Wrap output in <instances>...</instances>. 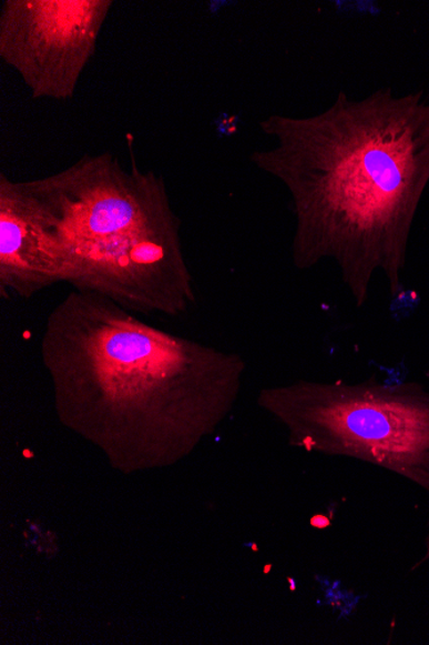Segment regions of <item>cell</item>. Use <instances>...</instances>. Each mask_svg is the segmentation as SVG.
I'll return each instance as SVG.
<instances>
[{
  "label": "cell",
  "mask_w": 429,
  "mask_h": 645,
  "mask_svg": "<svg viewBox=\"0 0 429 645\" xmlns=\"http://www.w3.org/2000/svg\"><path fill=\"white\" fill-rule=\"evenodd\" d=\"M110 154L44 177L42 191L68 258L67 284L135 314L177 318L197 303L182 220L155 172Z\"/></svg>",
  "instance_id": "2"
},
{
  "label": "cell",
  "mask_w": 429,
  "mask_h": 645,
  "mask_svg": "<svg viewBox=\"0 0 429 645\" xmlns=\"http://www.w3.org/2000/svg\"><path fill=\"white\" fill-rule=\"evenodd\" d=\"M68 279L50 205L32 181L0 175V292L28 300Z\"/></svg>",
  "instance_id": "6"
},
{
  "label": "cell",
  "mask_w": 429,
  "mask_h": 645,
  "mask_svg": "<svg viewBox=\"0 0 429 645\" xmlns=\"http://www.w3.org/2000/svg\"><path fill=\"white\" fill-rule=\"evenodd\" d=\"M47 360L85 371L109 409L147 407L167 391L236 397L245 362L151 326L93 293L72 290L48 316Z\"/></svg>",
  "instance_id": "3"
},
{
  "label": "cell",
  "mask_w": 429,
  "mask_h": 645,
  "mask_svg": "<svg viewBox=\"0 0 429 645\" xmlns=\"http://www.w3.org/2000/svg\"><path fill=\"white\" fill-rule=\"evenodd\" d=\"M429 563V514L426 522V534L423 540V555L418 562L417 566H422V564Z\"/></svg>",
  "instance_id": "7"
},
{
  "label": "cell",
  "mask_w": 429,
  "mask_h": 645,
  "mask_svg": "<svg viewBox=\"0 0 429 645\" xmlns=\"http://www.w3.org/2000/svg\"><path fill=\"white\" fill-rule=\"evenodd\" d=\"M261 405L309 454L351 458L429 495V390L419 382L297 381L262 393Z\"/></svg>",
  "instance_id": "4"
},
{
  "label": "cell",
  "mask_w": 429,
  "mask_h": 645,
  "mask_svg": "<svg viewBox=\"0 0 429 645\" xmlns=\"http://www.w3.org/2000/svg\"><path fill=\"white\" fill-rule=\"evenodd\" d=\"M113 0H4L0 59L32 100L68 102L94 58Z\"/></svg>",
  "instance_id": "5"
},
{
  "label": "cell",
  "mask_w": 429,
  "mask_h": 645,
  "mask_svg": "<svg viewBox=\"0 0 429 645\" xmlns=\"http://www.w3.org/2000/svg\"><path fill=\"white\" fill-rule=\"evenodd\" d=\"M258 127L274 144L249 160L289 193L295 268L334 262L358 309L378 273L399 300L429 185V95L339 92L319 114H273Z\"/></svg>",
  "instance_id": "1"
}]
</instances>
